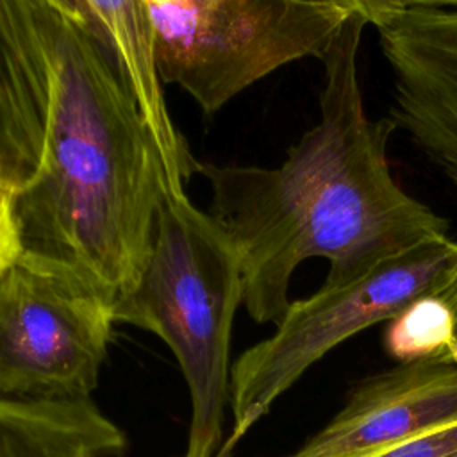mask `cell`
Wrapping results in <instances>:
<instances>
[{
    "label": "cell",
    "mask_w": 457,
    "mask_h": 457,
    "mask_svg": "<svg viewBox=\"0 0 457 457\" xmlns=\"http://www.w3.org/2000/svg\"><path fill=\"white\" fill-rule=\"evenodd\" d=\"M114 323L93 287L16 257L0 270V396L89 398Z\"/></svg>",
    "instance_id": "6"
},
{
    "label": "cell",
    "mask_w": 457,
    "mask_h": 457,
    "mask_svg": "<svg viewBox=\"0 0 457 457\" xmlns=\"http://www.w3.org/2000/svg\"><path fill=\"white\" fill-rule=\"evenodd\" d=\"M159 79L205 114L275 70L321 61L345 20L339 0H145Z\"/></svg>",
    "instance_id": "4"
},
{
    "label": "cell",
    "mask_w": 457,
    "mask_h": 457,
    "mask_svg": "<svg viewBox=\"0 0 457 457\" xmlns=\"http://www.w3.org/2000/svg\"><path fill=\"white\" fill-rule=\"evenodd\" d=\"M389 120L457 189V9H405L377 27Z\"/></svg>",
    "instance_id": "7"
},
{
    "label": "cell",
    "mask_w": 457,
    "mask_h": 457,
    "mask_svg": "<svg viewBox=\"0 0 457 457\" xmlns=\"http://www.w3.org/2000/svg\"><path fill=\"white\" fill-rule=\"evenodd\" d=\"M368 25L377 27L382 20L405 9H457V0H339Z\"/></svg>",
    "instance_id": "14"
},
{
    "label": "cell",
    "mask_w": 457,
    "mask_h": 457,
    "mask_svg": "<svg viewBox=\"0 0 457 457\" xmlns=\"http://www.w3.org/2000/svg\"><path fill=\"white\" fill-rule=\"evenodd\" d=\"M457 277V241L439 234L396 253L345 286H321L289 302L277 330L241 353L230 370L232 428L216 457H228L246 432L303 371L357 332L398 316Z\"/></svg>",
    "instance_id": "5"
},
{
    "label": "cell",
    "mask_w": 457,
    "mask_h": 457,
    "mask_svg": "<svg viewBox=\"0 0 457 457\" xmlns=\"http://www.w3.org/2000/svg\"><path fill=\"white\" fill-rule=\"evenodd\" d=\"M243 303L239 255L186 191L166 189L136 286L112 305L114 321L159 336L173 352L191 398L186 457H216L230 402V334Z\"/></svg>",
    "instance_id": "3"
},
{
    "label": "cell",
    "mask_w": 457,
    "mask_h": 457,
    "mask_svg": "<svg viewBox=\"0 0 457 457\" xmlns=\"http://www.w3.org/2000/svg\"><path fill=\"white\" fill-rule=\"evenodd\" d=\"M457 423V364L402 362L361 382L346 405L289 457H373Z\"/></svg>",
    "instance_id": "8"
},
{
    "label": "cell",
    "mask_w": 457,
    "mask_h": 457,
    "mask_svg": "<svg viewBox=\"0 0 457 457\" xmlns=\"http://www.w3.org/2000/svg\"><path fill=\"white\" fill-rule=\"evenodd\" d=\"M50 57L45 148L12 191L18 257L112 305L137 282L168 189L154 136L114 55L75 14L37 0Z\"/></svg>",
    "instance_id": "2"
},
{
    "label": "cell",
    "mask_w": 457,
    "mask_h": 457,
    "mask_svg": "<svg viewBox=\"0 0 457 457\" xmlns=\"http://www.w3.org/2000/svg\"><path fill=\"white\" fill-rule=\"evenodd\" d=\"M125 434L93 402L0 396V457H118Z\"/></svg>",
    "instance_id": "11"
},
{
    "label": "cell",
    "mask_w": 457,
    "mask_h": 457,
    "mask_svg": "<svg viewBox=\"0 0 457 457\" xmlns=\"http://www.w3.org/2000/svg\"><path fill=\"white\" fill-rule=\"evenodd\" d=\"M452 330L453 320L445 300L423 296L389 320L386 348L400 362L445 359Z\"/></svg>",
    "instance_id": "12"
},
{
    "label": "cell",
    "mask_w": 457,
    "mask_h": 457,
    "mask_svg": "<svg viewBox=\"0 0 457 457\" xmlns=\"http://www.w3.org/2000/svg\"><path fill=\"white\" fill-rule=\"evenodd\" d=\"M50 57L37 0H0V182L20 189L45 148Z\"/></svg>",
    "instance_id": "9"
},
{
    "label": "cell",
    "mask_w": 457,
    "mask_h": 457,
    "mask_svg": "<svg viewBox=\"0 0 457 457\" xmlns=\"http://www.w3.org/2000/svg\"><path fill=\"white\" fill-rule=\"evenodd\" d=\"M373 457H457V423L436 428Z\"/></svg>",
    "instance_id": "13"
},
{
    "label": "cell",
    "mask_w": 457,
    "mask_h": 457,
    "mask_svg": "<svg viewBox=\"0 0 457 457\" xmlns=\"http://www.w3.org/2000/svg\"><path fill=\"white\" fill-rule=\"evenodd\" d=\"M80 18L114 55L162 159L170 191H184L200 161L173 123L154 54V34L145 0H50Z\"/></svg>",
    "instance_id": "10"
},
{
    "label": "cell",
    "mask_w": 457,
    "mask_h": 457,
    "mask_svg": "<svg viewBox=\"0 0 457 457\" xmlns=\"http://www.w3.org/2000/svg\"><path fill=\"white\" fill-rule=\"evenodd\" d=\"M12 189L0 182V270L18 257V239L12 223Z\"/></svg>",
    "instance_id": "15"
},
{
    "label": "cell",
    "mask_w": 457,
    "mask_h": 457,
    "mask_svg": "<svg viewBox=\"0 0 457 457\" xmlns=\"http://www.w3.org/2000/svg\"><path fill=\"white\" fill-rule=\"evenodd\" d=\"M182 457H186V455H182Z\"/></svg>",
    "instance_id": "17"
},
{
    "label": "cell",
    "mask_w": 457,
    "mask_h": 457,
    "mask_svg": "<svg viewBox=\"0 0 457 457\" xmlns=\"http://www.w3.org/2000/svg\"><path fill=\"white\" fill-rule=\"evenodd\" d=\"M368 21L345 20L323 62L320 120L278 166L200 162L211 186V216L232 241L243 305L257 323H278L289 282L307 259H327L325 287L361 278L420 241L448 234V221L395 179L389 118L368 116L359 46Z\"/></svg>",
    "instance_id": "1"
},
{
    "label": "cell",
    "mask_w": 457,
    "mask_h": 457,
    "mask_svg": "<svg viewBox=\"0 0 457 457\" xmlns=\"http://www.w3.org/2000/svg\"><path fill=\"white\" fill-rule=\"evenodd\" d=\"M441 300H445V303L448 305L450 312H452V320H453V330H452V339L450 345L446 348V355L445 361H450L453 364H457V277L453 278V282L443 289L437 295Z\"/></svg>",
    "instance_id": "16"
}]
</instances>
